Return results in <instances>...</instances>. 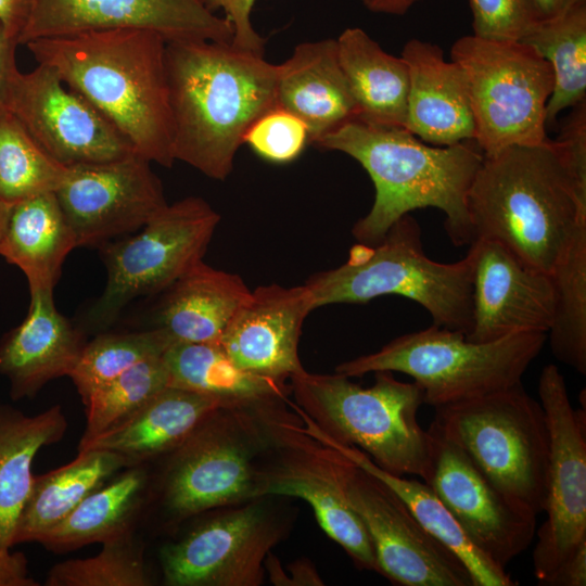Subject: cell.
<instances>
[{"mask_svg": "<svg viewBox=\"0 0 586 586\" xmlns=\"http://www.w3.org/2000/svg\"><path fill=\"white\" fill-rule=\"evenodd\" d=\"M165 66L175 161L225 180L238 149L277 106L279 65L231 42H166Z\"/></svg>", "mask_w": 586, "mask_h": 586, "instance_id": "1", "label": "cell"}, {"mask_svg": "<svg viewBox=\"0 0 586 586\" xmlns=\"http://www.w3.org/2000/svg\"><path fill=\"white\" fill-rule=\"evenodd\" d=\"M39 64L91 103L151 163L171 167L173 118L165 49L140 28L97 29L26 43Z\"/></svg>", "mask_w": 586, "mask_h": 586, "instance_id": "2", "label": "cell"}, {"mask_svg": "<svg viewBox=\"0 0 586 586\" xmlns=\"http://www.w3.org/2000/svg\"><path fill=\"white\" fill-rule=\"evenodd\" d=\"M313 143L349 155L374 184L373 205L352 230L359 243H379L398 219L425 207L445 214L444 227L455 245L474 241L467 196L484 157L474 140L435 146L405 127L355 118Z\"/></svg>", "mask_w": 586, "mask_h": 586, "instance_id": "3", "label": "cell"}, {"mask_svg": "<svg viewBox=\"0 0 586 586\" xmlns=\"http://www.w3.org/2000/svg\"><path fill=\"white\" fill-rule=\"evenodd\" d=\"M475 239L494 240L550 276L586 222V184L549 138L484 155L467 196Z\"/></svg>", "mask_w": 586, "mask_h": 586, "instance_id": "4", "label": "cell"}, {"mask_svg": "<svg viewBox=\"0 0 586 586\" xmlns=\"http://www.w3.org/2000/svg\"><path fill=\"white\" fill-rule=\"evenodd\" d=\"M349 379L303 369L289 379L294 397L289 405L307 431L357 447L386 472L424 480L430 438L418 420L421 388L397 380L391 371L374 372L369 387Z\"/></svg>", "mask_w": 586, "mask_h": 586, "instance_id": "5", "label": "cell"}, {"mask_svg": "<svg viewBox=\"0 0 586 586\" xmlns=\"http://www.w3.org/2000/svg\"><path fill=\"white\" fill-rule=\"evenodd\" d=\"M314 309L340 303H367L398 295L421 305L433 324L467 335L472 327V267L468 255L454 263L431 259L421 229L409 214L377 244L358 243L341 266L308 278Z\"/></svg>", "mask_w": 586, "mask_h": 586, "instance_id": "6", "label": "cell"}, {"mask_svg": "<svg viewBox=\"0 0 586 586\" xmlns=\"http://www.w3.org/2000/svg\"><path fill=\"white\" fill-rule=\"evenodd\" d=\"M546 340L547 333L518 332L472 342L460 331L432 324L341 362L334 372L349 378L378 371L407 374L421 388L423 404L437 408L522 383Z\"/></svg>", "mask_w": 586, "mask_h": 586, "instance_id": "7", "label": "cell"}, {"mask_svg": "<svg viewBox=\"0 0 586 586\" xmlns=\"http://www.w3.org/2000/svg\"><path fill=\"white\" fill-rule=\"evenodd\" d=\"M434 409L431 423L500 492L536 517L544 511L549 432L522 383Z\"/></svg>", "mask_w": 586, "mask_h": 586, "instance_id": "8", "label": "cell"}, {"mask_svg": "<svg viewBox=\"0 0 586 586\" xmlns=\"http://www.w3.org/2000/svg\"><path fill=\"white\" fill-rule=\"evenodd\" d=\"M461 69L484 155L548 139L546 107L553 89L549 63L522 41L469 35L450 50Z\"/></svg>", "mask_w": 586, "mask_h": 586, "instance_id": "9", "label": "cell"}, {"mask_svg": "<svg viewBox=\"0 0 586 586\" xmlns=\"http://www.w3.org/2000/svg\"><path fill=\"white\" fill-rule=\"evenodd\" d=\"M257 403L217 408L168 453L161 504L169 520L179 522L257 498L265 446Z\"/></svg>", "mask_w": 586, "mask_h": 586, "instance_id": "10", "label": "cell"}, {"mask_svg": "<svg viewBox=\"0 0 586 586\" xmlns=\"http://www.w3.org/2000/svg\"><path fill=\"white\" fill-rule=\"evenodd\" d=\"M220 215L202 198L167 204L135 235L100 245L106 269L101 296L87 313L104 330L132 300L158 293L203 260Z\"/></svg>", "mask_w": 586, "mask_h": 586, "instance_id": "11", "label": "cell"}, {"mask_svg": "<svg viewBox=\"0 0 586 586\" xmlns=\"http://www.w3.org/2000/svg\"><path fill=\"white\" fill-rule=\"evenodd\" d=\"M286 399L257 404L265 431L257 469V498L303 499L313 508L322 531L345 550L358 569L379 573L371 539L336 481L328 447L305 430L294 409L293 413L288 410Z\"/></svg>", "mask_w": 586, "mask_h": 586, "instance_id": "12", "label": "cell"}, {"mask_svg": "<svg viewBox=\"0 0 586 586\" xmlns=\"http://www.w3.org/2000/svg\"><path fill=\"white\" fill-rule=\"evenodd\" d=\"M326 446L336 481L371 539L379 574L399 586H473L463 562L424 530L391 487Z\"/></svg>", "mask_w": 586, "mask_h": 586, "instance_id": "13", "label": "cell"}, {"mask_svg": "<svg viewBox=\"0 0 586 586\" xmlns=\"http://www.w3.org/2000/svg\"><path fill=\"white\" fill-rule=\"evenodd\" d=\"M264 498L218 512L165 545L160 552L165 585H262L265 560L288 530Z\"/></svg>", "mask_w": 586, "mask_h": 586, "instance_id": "14", "label": "cell"}, {"mask_svg": "<svg viewBox=\"0 0 586 586\" xmlns=\"http://www.w3.org/2000/svg\"><path fill=\"white\" fill-rule=\"evenodd\" d=\"M538 395L549 432V464L544 511L536 530L534 575L540 585L586 538V410L570 403L564 377L547 365Z\"/></svg>", "mask_w": 586, "mask_h": 586, "instance_id": "15", "label": "cell"}, {"mask_svg": "<svg viewBox=\"0 0 586 586\" xmlns=\"http://www.w3.org/2000/svg\"><path fill=\"white\" fill-rule=\"evenodd\" d=\"M7 110L65 167L112 162L136 153L113 124L48 65L38 63L33 71L16 74Z\"/></svg>", "mask_w": 586, "mask_h": 586, "instance_id": "16", "label": "cell"}, {"mask_svg": "<svg viewBox=\"0 0 586 586\" xmlns=\"http://www.w3.org/2000/svg\"><path fill=\"white\" fill-rule=\"evenodd\" d=\"M430 462L424 482L469 539L501 568L533 542L536 515L500 492L435 425L426 430Z\"/></svg>", "mask_w": 586, "mask_h": 586, "instance_id": "17", "label": "cell"}, {"mask_svg": "<svg viewBox=\"0 0 586 586\" xmlns=\"http://www.w3.org/2000/svg\"><path fill=\"white\" fill-rule=\"evenodd\" d=\"M78 246H100L141 229L167 202L151 162L137 153L67 167L54 192Z\"/></svg>", "mask_w": 586, "mask_h": 586, "instance_id": "18", "label": "cell"}, {"mask_svg": "<svg viewBox=\"0 0 586 586\" xmlns=\"http://www.w3.org/2000/svg\"><path fill=\"white\" fill-rule=\"evenodd\" d=\"M140 28L166 42H232L233 28L202 0H33L20 43L88 30Z\"/></svg>", "mask_w": 586, "mask_h": 586, "instance_id": "19", "label": "cell"}, {"mask_svg": "<svg viewBox=\"0 0 586 586\" xmlns=\"http://www.w3.org/2000/svg\"><path fill=\"white\" fill-rule=\"evenodd\" d=\"M467 255L472 267V327L467 340L488 342L518 332L548 333L555 317L549 275L526 266L489 239H475Z\"/></svg>", "mask_w": 586, "mask_h": 586, "instance_id": "20", "label": "cell"}, {"mask_svg": "<svg viewBox=\"0 0 586 586\" xmlns=\"http://www.w3.org/2000/svg\"><path fill=\"white\" fill-rule=\"evenodd\" d=\"M311 310L305 284L258 286L239 307L219 345L241 369L285 382L304 369L297 346Z\"/></svg>", "mask_w": 586, "mask_h": 586, "instance_id": "21", "label": "cell"}, {"mask_svg": "<svg viewBox=\"0 0 586 586\" xmlns=\"http://www.w3.org/2000/svg\"><path fill=\"white\" fill-rule=\"evenodd\" d=\"M26 318L0 339V374L12 400L34 398L50 381L69 377L86 345L80 329L55 307L53 290H29Z\"/></svg>", "mask_w": 586, "mask_h": 586, "instance_id": "22", "label": "cell"}, {"mask_svg": "<svg viewBox=\"0 0 586 586\" xmlns=\"http://www.w3.org/2000/svg\"><path fill=\"white\" fill-rule=\"evenodd\" d=\"M408 66L406 128L424 143L449 146L474 140L475 125L464 76L442 49L419 39L402 52Z\"/></svg>", "mask_w": 586, "mask_h": 586, "instance_id": "23", "label": "cell"}, {"mask_svg": "<svg viewBox=\"0 0 586 586\" xmlns=\"http://www.w3.org/2000/svg\"><path fill=\"white\" fill-rule=\"evenodd\" d=\"M277 106L297 116L309 141L358 117V107L340 66L335 39L304 42L279 64Z\"/></svg>", "mask_w": 586, "mask_h": 586, "instance_id": "24", "label": "cell"}, {"mask_svg": "<svg viewBox=\"0 0 586 586\" xmlns=\"http://www.w3.org/2000/svg\"><path fill=\"white\" fill-rule=\"evenodd\" d=\"M154 326L175 342L216 343L251 291L241 277L203 260L165 290Z\"/></svg>", "mask_w": 586, "mask_h": 586, "instance_id": "25", "label": "cell"}, {"mask_svg": "<svg viewBox=\"0 0 586 586\" xmlns=\"http://www.w3.org/2000/svg\"><path fill=\"white\" fill-rule=\"evenodd\" d=\"M232 406L193 391L166 386L123 423L103 432L80 449H104L132 466L168 454L214 410Z\"/></svg>", "mask_w": 586, "mask_h": 586, "instance_id": "26", "label": "cell"}, {"mask_svg": "<svg viewBox=\"0 0 586 586\" xmlns=\"http://www.w3.org/2000/svg\"><path fill=\"white\" fill-rule=\"evenodd\" d=\"M60 405L29 416L0 400V546L12 548L20 514L35 475L33 462L44 446L58 443L67 430Z\"/></svg>", "mask_w": 586, "mask_h": 586, "instance_id": "27", "label": "cell"}, {"mask_svg": "<svg viewBox=\"0 0 586 586\" xmlns=\"http://www.w3.org/2000/svg\"><path fill=\"white\" fill-rule=\"evenodd\" d=\"M77 247L54 192L12 205L0 239V255L25 275L29 290H53L63 263Z\"/></svg>", "mask_w": 586, "mask_h": 586, "instance_id": "28", "label": "cell"}, {"mask_svg": "<svg viewBox=\"0 0 586 586\" xmlns=\"http://www.w3.org/2000/svg\"><path fill=\"white\" fill-rule=\"evenodd\" d=\"M335 40L357 118L406 128L409 73L404 59L385 52L358 27L346 28Z\"/></svg>", "mask_w": 586, "mask_h": 586, "instance_id": "29", "label": "cell"}, {"mask_svg": "<svg viewBox=\"0 0 586 586\" xmlns=\"http://www.w3.org/2000/svg\"><path fill=\"white\" fill-rule=\"evenodd\" d=\"M132 464L123 456L104 449H80L67 464L35 475L20 514L14 546L37 542L66 518L89 494L119 471Z\"/></svg>", "mask_w": 586, "mask_h": 586, "instance_id": "30", "label": "cell"}, {"mask_svg": "<svg viewBox=\"0 0 586 586\" xmlns=\"http://www.w3.org/2000/svg\"><path fill=\"white\" fill-rule=\"evenodd\" d=\"M307 432L391 487L424 530L463 562L472 577L473 586L518 585V582L510 577L505 568L492 561L469 539L445 505L424 481L386 472L357 447L342 445L316 433Z\"/></svg>", "mask_w": 586, "mask_h": 586, "instance_id": "31", "label": "cell"}, {"mask_svg": "<svg viewBox=\"0 0 586 586\" xmlns=\"http://www.w3.org/2000/svg\"><path fill=\"white\" fill-rule=\"evenodd\" d=\"M164 360L169 385L220 399L232 405H250L288 398L290 384L245 371L216 343L174 342Z\"/></svg>", "mask_w": 586, "mask_h": 586, "instance_id": "32", "label": "cell"}, {"mask_svg": "<svg viewBox=\"0 0 586 586\" xmlns=\"http://www.w3.org/2000/svg\"><path fill=\"white\" fill-rule=\"evenodd\" d=\"M148 479L143 463L126 468L89 494L37 542L53 551H69L130 531Z\"/></svg>", "mask_w": 586, "mask_h": 586, "instance_id": "33", "label": "cell"}, {"mask_svg": "<svg viewBox=\"0 0 586 586\" xmlns=\"http://www.w3.org/2000/svg\"><path fill=\"white\" fill-rule=\"evenodd\" d=\"M520 41L545 59L553 74V89L546 107V127L558 115L586 102V3L539 22Z\"/></svg>", "mask_w": 586, "mask_h": 586, "instance_id": "34", "label": "cell"}, {"mask_svg": "<svg viewBox=\"0 0 586 586\" xmlns=\"http://www.w3.org/2000/svg\"><path fill=\"white\" fill-rule=\"evenodd\" d=\"M550 278L555 317L548 331L553 356L586 373V222L576 229Z\"/></svg>", "mask_w": 586, "mask_h": 586, "instance_id": "35", "label": "cell"}, {"mask_svg": "<svg viewBox=\"0 0 586 586\" xmlns=\"http://www.w3.org/2000/svg\"><path fill=\"white\" fill-rule=\"evenodd\" d=\"M67 167L52 158L8 110L0 112V199L10 205L55 192Z\"/></svg>", "mask_w": 586, "mask_h": 586, "instance_id": "36", "label": "cell"}, {"mask_svg": "<svg viewBox=\"0 0 586 586\" xmlns=\"http://www.w3.org/2000/svg\"><path fill=\"white\" fill-rule=\"evenodd\" d=\"M174 342L157 328L99 334L86 343L69 378L85 403L97 390L137 364L163 356Z\"/></svg>", "mask_w": 586, "mask_h": 586, "instance_id": "37", "label": "cell"}, {"mask_svg": "<svg viewBox=\"0 0 586 586\" xmlns=\"http://www.w3.org/2000/svg\"><path fill=\"white\" fill-rule=\"evenodd\" d=\"M168 385L163 355L137 364L97 390L84 403L87 418L79 446L129 419Z\"/></svg>", "mask_w": 586, "mask_h": 586, "instance_id": "38", "label": "cell"}, {"mask_svg": "<svg viewBox=\"0 0 586 586\" xmlns=\"http://www.w3.org/2000/svg\"><path fill=\"white\" fill-rule=\"evenodd\" d=\"M101 551L90 558L69 559L48 572L47 586H149L143 547L131 530L102 543Z\"/></svg>", "mask_w": 586, "mask_h": 586, "instance_id": "39", "label": "cell"}, {"mask_svg": "<svg viewBox=\"0 0 586 586\" xmlns=\"http://www.w3.org/2000/svg\"><path fill=\"white\" fill-rule=\"evenodd\" d=\"M309 141L306 125L291 112L276 106L247 130L244 142L263 158L273 163L295 160Z\"/></svg>", "mask_w": 586, "mask_h": 586, "instance_id": "40", "label": "cell"}, {"mask_svg": "<svg viewBox=\"0 0 586 586\" xmlns=\"http://www.w3.org/2000/svg\"><path fill=\"white\" fill-rule=\"evenodd\" d=\"M475 36L520 41L539 22L534 0H469Z\"/></svg>", "mask_w": 586, "mask_h": 586, "instance_id": "41", "label": "cell"}, {"mask_svg": "<svg viewBox=\"0 0 586 586\" xmlns=\"http://www.w3.org/2000/svg\"><path fill=\"white\" fill-rule=\"evenodd\" d=\"M214 12L221 9L225 18L233 28L232 44L264 54L265 39L260 37L251 23V12L256 0H202Z\"/></svg>", "mask_w": 586, "mask_h": 586, "instance_id": "42", "label": "cell"}, {"mask_svg": "<svg viewBox=\"0 0 586 586\" xmlns=\"http://www.w3.org/2000/svg\"><path fill=\"white\" fill-rule=\"evenodd\" d=\"M264 566L269 581L277 586H318L324 584L315 566L305 559L289 564L288 571H284L278 558L270 552Z\"/></svg>", "mask_w": 586, "mask_h": 586, "instance_id": "43", "label": "cell"}, {"mask_svg": "<svg viewBox=\"0 0 586 586\" xmlns=\"http://www.w3.org/2000/svg\"><path fill=\"white\" fill-rule=\"evenodd\" d=\"M546 586H585L586 585V538L565 558Z\"/></svg>", "mask_w": 586, "mask_h": 586, "instance_id": "44", "label": "cell"}, {"mask_svg": "<svg viewBox=\"0 0 586 586\" xmlns=\"http://www.w3.org/2000/svg\"><path fill=\"white\" fill-rule=\"evenodd\" d=\"M40 585L28 571L25 555L0 546V586Z\"/></svg>", "mask_w": 586, "mask_h": 586, "instance_id": "45", "label": "cell"}, {"mask_svg": "<svg viewBox=\"0 0 586 586\" xmlns=\"http://www.w3.org/2000/svg\"><path fill=\"white\" fill-rule=\"evenodd\" d=\"M16 46L0 24V112L7 110L13 80L20 72L15 59Z\"/></svg>", "mask_w": 586, "mask_h": 586, "instance_id": "46", "label": "cell"}, {"mask_svg": "<svg viewBox=\"0 0 586 586\" xmlns=\"http://www.w3.org/2000/svg\"><path fill=\"white\" fill-rule=\"evenodd\" d=\"M31 2L33 0H0V24L17 44L29 18Z\"/></svg>", "mask_w": 586, "mask_h": 586, "instance_id": "47", "label": "cell"}, {"mask_svg": "<svg viewBox=\"0 0 586 586\" xmlns=\"http://www.w3.org/2000/svg\"><path fill=\"white\" fill-rule=\"evenodd\" d=\"M542 21L557 17L586 0H534Z\"/></svg>", "mask_w": 586, "mask_h": 586, "instance_id": "48", "label": "cell"}, {"mask_svg": "<svg viewBox=\"0 0 586 586\" xmlns=\"http://www.w3.org/2000/svg\"><path fill=\"white\" fill-rule=\"evenodd\" d=\"M419 0H361L372 12L402 15Z\"/></svg>", "mask_w": 586, "mask_h": 586, "instance_id": "49", "label": "cell"}, {"mask_svg": "<svg viewBox=\"0 0 586 586\" xmlns=\"http://www.w3.org/2000/svg\"><path fill=\"white\" fill-rule=\"evenodd\" d=\"M11 208L12 205L5 203L3 200L0 199V239L9 220Z\"/></svg>", "mask_w": 586, "mask_h": 586, "instance_id": "50", "label": "cell"}]
</instances>
